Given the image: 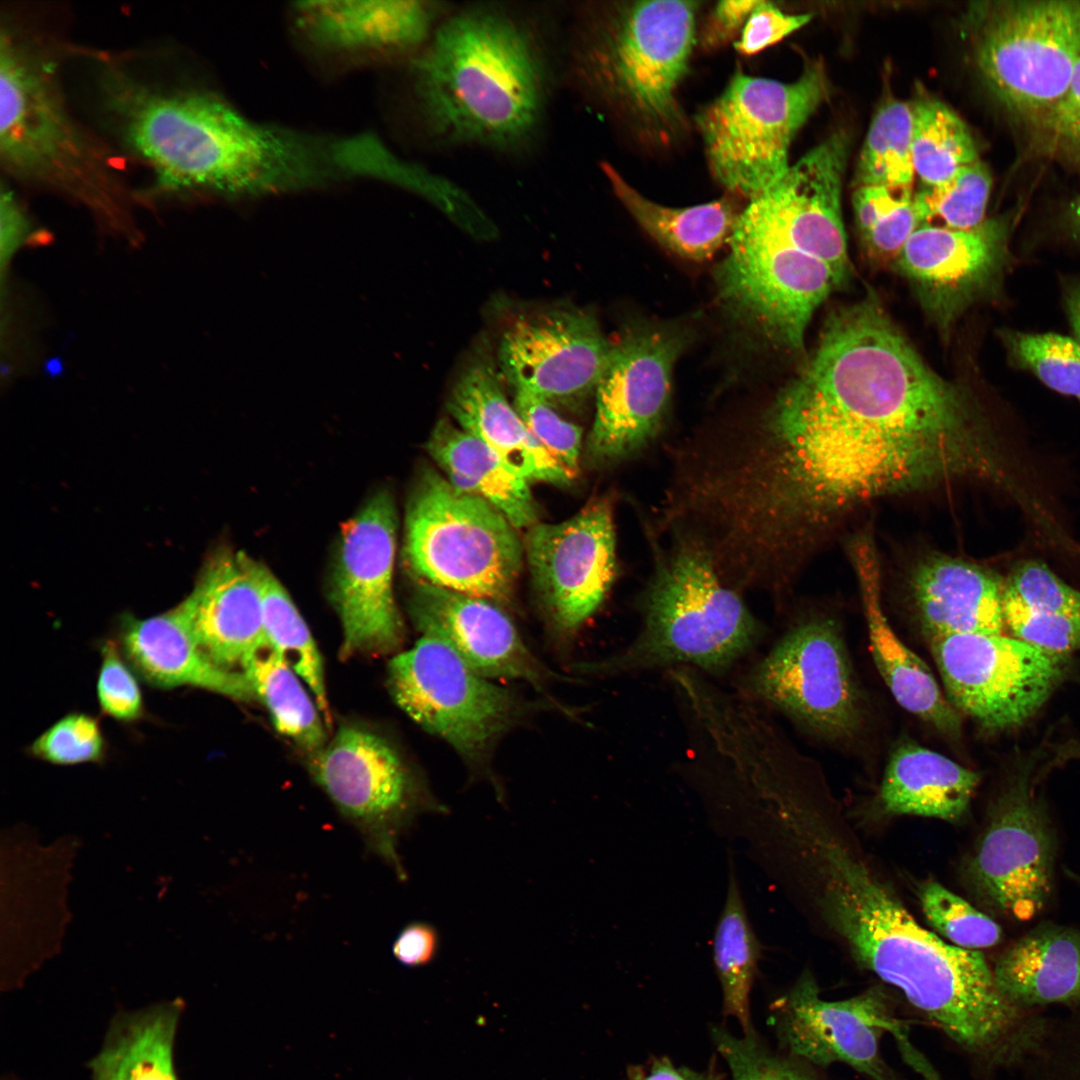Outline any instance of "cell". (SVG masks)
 <instances>
[{"instance_id":"obj_37","label":"cell","mask_w":1080,"mask_h":1080,"mask_svg":"<svg viewBox=\"0 0 1080 1080\" xmlns=\"http://www.w3.org/2000/svg\"><path fill=\"white\" fill-rule=\"evenodd\" d=\"M344 157L352 176L374 177L413 192L475 240L487 242L497 237L495 222L460 185L399 158L375 137L348 138Z\"/></svg>"},{"instance_id":"obj_11","label":"cell","mask_w":1080,"mask_h":1080,"mask_svg":"<svg viewBox=\"0 0 1080 1080\" xmlns=\"http://www.w3.org/2000/svg\"><path fill=\"white\" fill-rule=\"evenodd\" d=\"M715 270L728 314L775 346H804L816 309L838 288L831 269L784 238L740 217Z\"/></svg>"},{"instance_id":"obj_49","label":"cell","mask_w":1080,"mask_h":1080,"mask_svg":"<svg viewBox=\"0 0 1080 1080\" xmlns=\"http://www.w3.org/2000/svg\"><path fill=\"white\" fill-rule=\"evenodd\" d=\"M712 1035L732 1080H818L807 1064L762 1048L753 1033L739 1037L715 1028Z\"/></svg>"},{"instance_id":"obj_56","label":"cell","mask_w":1080,"mask_h":1080,"mask_svg":"<svg viewBox=\"0 0 1080 1080\" xmlns=\"http://www.w3.org/2000/svg\"><path fill=\"white\" fill-rule=\"evenodd\" d=\"M439 948L437 930L429 923L415 921L407 924L396 937L392 952L394 957L409 967L430 963Z\"/></svg>"},{"instance_id":"obj_55","label":"cell","mask_w":1080,"mask_h":1080,"mask_svg":"<svg viewBox=\"0 0 1080 1080\" xmlns=\"http://www.w3.org/2000/svg\"><path fill=\"white\" fill-rule=\"evenodd\" d=\"M1040 124L1047 131L1054 149L1080 157V61L1067 94Z\"/></svg>"},{"instance_id":"obj_46","label":"cell","mask_w":1080,"mask_h":1080,"mask_svg":"<svg viewBox=\"0 0 1080 1080\" xmlns=\"http://www.w3.org/2000/svg\"><path fill=\"white\" fill-rule=\"evenodd\" d=\"M919 898L929 924L952 945L978 950L1002 939L998 923L935 881L921 887Z\"/></svg>"},{"instance_id":"obj_38","label":"cell","mask_w":1080,"mask_h":1080,"mask_svg":"<svg viewBox=\"0 0 1080 1080\" xmlns=\"http://www.w3.org/2000/svg\"><path fill=\"white\" fill-rule=\"evenodd\" d=\"M761 956V945L750 923L737 875L730 867L725 902L715 927L713 960L720 982L723 1009L744 1035L753 1033L750 993Z\"/></svg>"},{"instance_id":"obj_42","label":"cell","mask_w":1080,"mask_h":1080,"mask_svg":"<svg viewBox=\"0 0 1080 1080\" xmlns=\"http://www.w3.org/2000/svg\"><path fill=\"white\" fill-rule=\"evenodd\" d=\"M912 105L889 100L876 112L859 154L854 184L912 187Z\"/></svg>"},{"instance_id":"obj_13","label":"cell","mask_w":1080,"mask_h":1080,"mask_svg":"<svg viewBox=\"0 0 1080 1080\" xmlns=\"http://www.w3.org/2000/svg\"><path fill=\"white\" fill-rule=\"evenodd\" d=\"M308 769L367 849L406 880L400 837L419 813L444 808L422 795L393 746L372 730L345 724L310 755Z\"/></svg>"},{"instance_id":"obj_61","label":"cell","mask_w":1080,"mask_h":1080,"mask_svg":"<svg viewBox=\"0 0 1080 1080\" xmlns=\"http://www.w3.org/2000/svg\"><path fill=\"white\" fill-rule=\"evenodd\" d=\"M0 1080H30V1079H26V1078H23V1077L15 1074V1073L9 1072V1073H4L1 1076Z\"/></svg>"},{"instance_id":"obj_43","label":"cell","mask_w":1080,"mask_h":1080,"mask_svg":"<svg viewBox=\"0 0 1080 1080\" xmlns=\"http://www.w3.org/2000/svg\"><path fill=\"white\" fill-rule=\"evenodd\" d=\"M991 186L990 171L980 160L941 183L922 185L913 198L919 226L968 230L981 225Z\"/></svg>"},{"instance_id":"obj_20","label":"cell","mask_w":1080,"mask_h":1080,"mask_svg":"<svg viewBox=\"0 0 1080 1080\" xmlns=\"http://www.w3.org/2000/svg\"><path fill=\"white\" fill-rule=\"evenodd\" d=\"M611 347L592 313L548 309L518 316L504 329L498 367L514 392L575 403L595 394Z\"/></svg>"},{"instance_id":"obj_8","label":"cell","mask_w":1080,"mask_h":1080,"mask_svg":"<svg viewBox=\"0 0 1080 1080\" xmlns=\"http://www.w3.org/2000/svg\"><path fill=\"white\" fill-rule=\"evenodd\" d=\"M523 551L516 528L493 505L433 469L421 471L406 505L403 547L417 581L503 602Z\"/></svg>"},{"instance_id":"obj_21","label":"cell","mask_w":1080,"mask_h":1080,"mask_svg":"<svg viewBox=\"0 0 1080 1080\" xmlns=\"http://www.w3.org/2000/svg\"><path fill=\"white\" fill-rule=\"evenodd\" d=\"M849 137L838 131L807 152L773 185L750 200L741 216L820 259L838 288L850 275L841 213Z\"/></svg>"},{"instance_id":"obj_35","label":"cell","mask_w":1080,"mask_h":1080,"mask_svg":"<svg viewBox=\"0 0 1080 1080\" xmlns=\"http://www.w3.org/2000/svg\"><path fill=\"white\" fill-rule=\"evenodd\" d=\"M427 448L457 488L476 494L517 528L536 523L537 509L527 481L480 440L442 419Z\"/></svg>"},{"instance_id":"obj_10","label":"cell","mask_w":1080,"mask_h":1080,"mask_svg":"<svg viewBox=\"0 0 1080 1080\" xmlns=\"http://www.w3.org/2000/svg\"><path fill=\"white\" fill-rule=\"evenodd\" d=\"M967 24L989 89L1012 112L1041 123L1067 94L1080 61V1L976 4Z\"/></svg>"},{"instance_id":"obj_47","label":"cell","mask_w":1080,"mask_h":1080,"mask_svg":"<svg viewBox=\"0 0 1080 1080\" xmlns=\"http://www.w3.org/2000/svg\"><path fill=\"white\" fill-rule=\"evenodd\" d=\"M29 752L33 757L55 765H76L102 761L106 743L97 719L74 712L37 737Z\"/></svg>"},{"instance_id":"obj_44","label":"cell","mask_w":1080,"mask_h":1080,"mask_svg":"<svg viewBox=\"0 0 1080 1080\" xmlns=\"http://www.w3.org/2000/svg\"><path fill=\"white\" fill-rule=\"evenodd\" d=\"M912 187L860 186L853 193L856 223L872 256L896 259L918 228Z\"/></svg>"},{"instance_id":"obj_41","label":"cell","mask_w":1080,"mask_h":1080,"mask_svg":"<svg viewBox=\"0 0 1080 1080\" xmlns=\"http://www.w3.org/2000/svg\"><path fill=\"white\" fill-rule=\"evenodd\" d=\"M912 105V159L922 185L941 183L978 159L966 123L946 104L931 98Z\"/></svg>"},{"instance_id":"obj_17","label":"cell","mask_w":1080,"mask_h":1080,"mask_svg":"<svg viewBox=\"0 0 1080 1080\" xmlns=\"http://www.w3.org/2000/svg\"><path fill=\"white\" fill-rule=\"evenodd\" d=\"M78 839L44 846L26 826L2 832L1 991L21 988L61 945Z\"/></svg>"},{"instance_id":"obj_50","label":"cell","mask_w":1080,"mask_h":1080,"mask_svg":"<svg viewBox=\"0 0 1080 1080\" xmlns=\"http://www.w3.org/2000/svg\"><path fill=\"white\" fill-rule=\"evenodd\" d=\"M513 406L533 437L573 475L578 471L581 429L562 418L552 404L524 392H514Z\"/></svg>"},{"instance_id":"obj_39","label":"cell","mask_w":1080,"mask_h":1080,"mask_svg":"<svg viewBox=\"0 0 1080 1080\" xmlns=\"http://www.w3.org/2000/svg\"><path fill=\"white\" fill-rule=\"evenodd\" d=\"M242 672L281 735L309 755L324 747L327 725L317 703L276 651L267 649L256 654Z\"/></svg>"},{"instance_id":"obj_36","label":"cell","mask_w":1080,"mask_h":1080,"mask_svg":"<svg viewBox=\"0 0 1080 1080\" xmlns=\"http://www.w3.org/2000/svg\"><path fill=\"white\" fill-rule=\"evenodd\" d=\"M614 194L637 223L670 251L702 261L729 242L741 212L729 198L685 208L655 203L633 188L608 162L601 163Z\"/></svg>"},{"instance_id":"obj_4","label":"cell","mask_w":1080,"mask_h":1080,"mask_svg":"<svg viewBox=\"0 0 1080 1080\" xmlns=\"http://www.w3.org/2000/svg\"><path fill=\"white\" fill-rule=\"evenodd\" d=\"M551 44L521 8H453L410 60L412 95L440 147L527 152L540 139L555 85Z\"/></svg>"},{"instance_id":"obj_14","label":"cell","mask_w":1080,"mask_h":1080,"mask_svg":"<svg viewBox=\"0 0 1080 1080\" xmlns=\"http://www.w3.org/2000/svg\"><path fill=\"white\" fill-rule=\"evenodd\" d=\"M742 695L832 740L853 737L863 703L838 624L813 617L792 626L741 679Z\"/></svg>"},{"instance_id":"obj_52","label":"cell","mask_w":1080,"mask_h":1080,"mask_svg":"<svg viewBox=\"0 0 1080 1080\" xmlns=\"http://www.w3.org/2000/svg\"><path fill=\"white\" fill-rule=\"evenodd\" d=\"M1004 586L1031 609L1080 617V591L1065 583L1042 561L1030 559L1017 563Z\"/></svg>"},{"instance_id":"obj_48","label":"cell","mask_w":1080,"mask_h":1080,"mask_svg":"<svg viewBox=\"0 0 1080 1080\" xmlns=\"http://www.w3.org/2000/svg\"><path fill=\"white\" fill-rule=\"evenodd\" d=\"M1003 610L1014 638L1052 653L1080 651V617L1031 609L1005 586Z\"/></svg>"},{"instance_id":"obj_15","label":"cell","mask_w":1080,"mask_h":1080,"mask_svg":"<svg viewBox=\"0 0 1080 1080\" xmlns=\"http://www.w3.org/2000/svg\"><path fill=\"white\" fill-rule=\"evenodd\" d=\"M929 644L949 703L990 731L1025 723L1071 667V655L1002 634H954Z\"/></svg>"},{"instance_id":"obj_7","label":"cell","mask_w":1080,"mask_h":1080,"mask_svg":"<svg viewBox=\"0 0 1080 1080\" xmlns=\"http://www.w3.org/2000/svg\"><path fill=\"white\" fill-rule=\"evenodd\" d=\"M635 639L601 664L609 673L686 666L721 673L750 652L762 628L697 543L678 536L645 591Z\"/></svg>"},{"instance_id":"obj_18","label":"cell","mask_w":1080,"mask_h":1080,"mask_svg":"<svg viewBox=\"0 0 1080 1080\" xmlns=\"http://www.w3.org/2000/svg\"><path fill=\"white\" fill-rule=\"evenodd\" d=\"M396 520L391 494L380 489L341 528L329 597L342 626L343 658L390 653L402 643L393 590Z\"/></svg>"},{"instance_id":"obj_54","label":"cell","mask_w":1080,"mask_h":1080,"mask_svg":"<svg viewBox=\"0 0 1080 1080\" xmlns=\"http://www.w3.org/2000/svg\"><path fill=\"white\" fill-rule=\"evenodd\" d=\"M811 14H787L771 2L759 1L748 17L735 49L754 55L805 26Z\"/></svg>"},{"instance_id":"obj_26","label":"cell","mask_w":1080,"mask_h":1080,"mask_svg":"<svg viewBox=\"0 0 1080 1080\" xmlns=\"http://www.w3.org/2000/svg\"><path fill=\"white\" fill-rule=\"evenodd\" d=\"M176 608L201 650L223 669L242 672L256 654L272 649L260 591L244 552L226 547L213 552L192 592Z\"/></svg>"},{"instance_id":"obj_2","label":"cell","mask_w":1080,"mask_h":1080,"mask_svg":"<svg viewBox=\"0 0 1080 1080\" xmlns=\"http://www.w3.org/2000/svg\"><path fill=\"white\" fill-rule=\"evenodd\" d=\"M790 833L808 858L827 922L855 960L900 990L966 1052L1014 1060L1038 1018L999 991L984 955L923 928L866 862L813 812Z\"/></svg>"},{"instance_id":"obj_57","label":"cell","mask_w":1080,"mask_h":1080,"mask_svg":"<svg viewBox=\"0 0 1080 1080\" xmlns=\"http://www.w3.org/2000/svg\"><path fill=\"white\" fill-rule=\"evenodd\" d=\"M755 0L720 1L714 7L709 22L703 32L706 47H716L729 40L744 27L748 17L757 6Z\"/></svg>"},{"instance_id":"obj_62","label":"cell","mask_w":1080,"mask_h":1080,"mask_svg":"<svg viewBox=\"0 0 1080 1080\" xmlns=\"http://www.w3.org/2000/svg\"><path fill=\"white\" fill-rule=\"evenodd\" d=\"M1067 873L1069 874V876H1070V877H1071V878H1072L1073 880H1075L1076 882H1078V883L1080 884V875H1077L1076 873H1074V872H1072V871H1068Z\"/></svg>"},{"instance_id":"obj_30","label":"cell","mask_w":1080,"mask_h":1080,"mask_svg":"<svg viewBox=\"0 0 1080 1080\" xmlns=\"http://www.w3.org/2000/svg\"><path fill=\"white\" fill-rule=\"evenodd\" d=\"M500 384L488 362L471 363L462 371L448 399V411L458 427L527 481L569 483L575 475L533 437Z\"/></svg>"},{"instance_id":"obj_60","label":"cell","mask_w":1080,"mask_h":1080,"mask_svg":"<svg viewBox=\"0 0 1080 1080\" xmlns=\"http://www.w3.org/2000/svg\"><path fill=\"white\" fill-rule=\"evenodd\" d=\"M1063 226L1066 234L1080 243V194L1068 204L1063 215Z\"/></svg>"},{"instance_id":"obj_58","label":"cell","mask_w":1080,"mask_h":1080,"mask_svg":"<svg viewBox=\"0 0 1080 1080\" xmlns=\"http://www.w3.org/2000/svg\"><path fill=\"white\" fill-rule=\"evenodd\" d=\"M1062 298L1073 338L1080 347V277L1062 280Z\"/></svg>"},{"instance_id":"obj_32","label":"cell","mask_w":1080,"mask_h":1080,"mask_svg":"<svg viewBox=\"0 0 1080 1080\" xmlns=\"http://www.w3.org/2000/svg\"><path fill=\"white\" fill-rule=\"evenodd\" d=\"M185 1010L181 997L117 1009L86 1064L90 1079L180 1080L175 1048Z\"/></svg>"},{"instance_id":"obj_59","label":"cell","mask_w":1080,"mask_h":1080,"mask_svg":"<svg viewBox=\"0 0 1080 1080\" xmlns=\"http://www.w3.org/2000/svg\"><path fill=\"white\" fill-rule=\"evenodd\" d=\"M635 1080H713L712 1077L690 1071L686 1068L676 1067L667 1059L657 1060L645 1073L639 1074Z\"/></svg>"},{"instance_id":"obj_22","label":"cell","mask_w":1080,"mask_h":1080,"mask_svg":"<svg viewBox=\"0 0 1080 1080\" xmlns=\"http://www.w3.org/2000/svg\"><path fill=\"white\" fill-rule=\"evenodd\" d=\"M524 550L556 624L578 629L603 602L616 575L610 503L594 500L561 523H535L528 528Z\"/></svg>"},{"instance_id":"obj_16","label":"cell","mask_w":1080,"mask_h":1080,"mask_svg":"<svg viewBox=\"0 0 1080 1080\" xmlns=\"http://www.w3.org/2000/svg\"><path fill=\"white\" fill-rule=\"evenodd\" d=\"M398 706L469 758L479 757L514 719L516 697L475 671L447 642L422 634L388 665Z\"/></svg>"},{"instance_id":"obj_1","label":"cell","mask_w":1080,"mask_h":1080,"mask_svg":"<svg viewBox=\"0 0 1080 1080\" xmlns=\"http://www.w3.org/2000/svg\"><path fill=\"white\" fill-rule=\"evenodd\" d=\"M960 480L1020 494L978 400L930 368L869 297L829 314L749 433L713 441L703 487L729 547L787 571L859 505Z\"/></svg>"},{"instance_id":"obj_34","label":"cell","mask_w":1080,"mask_h":1080,"mask_svg":"<svg viewBox=\"0 0 1080 1080\" xmlns=\"http://www.w3.org/2000/svg\"><path fill=\"white\" fill-rule=\"evenodd\" d=\"M980 776L913 741L897 745L880 787V802L891 814L958 820L967 811Z\"/></svg>"},{"instance_id":"obj_12","label":"cell","mask_w":1080,"mask_h":1080,"mask_svg":"<svg viewBox=\"0 0 1080 1080\" xmlns=\"http://www.w3.org/2000/svg\"><path fill=\"white\" fill-rule=\"evenodd\" d=\"M1044 756L1040 749L1016 759L969 864L985 904L1017 921L1037 916L1053 888L1056 837L1036 791Z\"/></svg>"},{"instance_id":"obj_29","label":"cell","mask_w":1080,"mask_h":1080,"mask_svg":"<svg viewBox=\"0 0 1080 1080\" xmlns=\"http://www.w3.org/2000/svg\"><path fill=\"white\" fill-rule=\"evenodd\" d=\"M909 592L928 640L954 634L1000 635L1004 582L978 564L934 553L912 569Z\"/></svg>"},{"instance_id":"obj_19","label":"cell","mask_w":1080,"mask_h":1080,"mask_svg":"<svg viewBox=\"0 0 1080 1080\" xmlns=\"http://www.w3.org/2000/svg\"><path fill=\"white\" fill-rule=\"evenodd\" d=\"M688 338L679 327L648 323L627 329L612 343L595 392L587 440L592 460L623 459L656 435L670 402L673 367Z\"/></svg>"},{"instance_id":"obj_23","label":"cell","mask_w":1080,"mask_h":1080,"mask_svg":"<svg viewBox=\"0 0 1080 1080\" xmlns=\"http://www.w3.org/2000/svg\"><path fill=\"white\" fill-rule=\"evenodd\" d=\"M776 1008L780 1037L794 1059L817 1067L843 1063L871 1080H899L880 1052L897 1020L879 987L827 1001L805 972Z\"/></svg>"},{"instance_id":"obj_5","label":"cell","mask_w":1080,"mask_h":1080,"mask_svg":"<svg viewBox=\"0 0 1080 1080\" xmlns=\"http://www.w3.org/2000/svg\"><path fill=\"white\" fill-rule=\"evenodd\" d=\"M73 48L32 9L1 8L2 178L114 214L135 193L112 146L68 101L62 69Z\"/></svg>"},{"instance_id":"obj_53","label":"cell","mask_w":1080,"mask_h":1080,"mask_svg":"<svg viewBox=\"0 0 1080 1080\" xmlns=\"http://www.w3.org/2000/svg\"><path fill=\"white\" fill-rule=\"evenodd\" d=\"M97 699L102 712L121 722L140 719L144 703L138 681L111 640L101 647Z\"/></svg>"},{"instance_id":"obj_28","label":"cell","mask_w":1080,"mask_h":1080,"mask_svg":"<svg viewBox=\"0 0 1080 1080\" xmlns=\"http://www.w3.org/2000/svg\"><path fill=\"white\" fill-rule=\"evenodd\" d=\"M850 559L860 587L870 649L891 694L906 711L950 737L959 736L960 717L926 663L897 636L881 601L880 566L872 538L856 536Z\"/></svg>"},{"instance_id":"obj_6","label":"cell","mask_w":1080,"mask_h":1080,"mask_svg":"<svg viewBox=\"0 0 1080 1080\" xmlns=\"http://www.w3.org/2000/svg\"><path fill=\"white\" fill-rule=\"evenodd\" d=\"M698 2H609L578 9L574 85L641 140L668 145L688 125L678 99L696 42Z\"/></svg>"},{"instance_id":"obj_40","label":"cell","mask_w":1080,"mask_h":1080,"mask_svg":"<svg viewBox=\"0 0 1080 1080\" xmlns=\"http://www.w3.org/2000/svg\"><path fill=\"white\" fill-rule=\"evenodd\" d=\"M247 562L260 591L269 643L306 683L328 727L331 714L317 644L289 593L273 572L249 555Z\"/></svg>"},{"instance_id":"obj_31","label":"cell","mask_w":1080,"mask_h":1080,"mask_svg":"<svg viewBox=\"0 0 1080 1080\" xmlns=\"http://www.w3.org/2000/svg\"><path fill=\"white\" fill-rule=\"evenodd\" d=\"M120 642L127 660L150 685L190 686L243 702L255 698L244 673L223 669L206 656L176 607L145 619L124 616Z\"/></svg>"},{"instance_id":"obj_24","label":"cell","mask_w":1080,"mask_h":1080,"mask_svg":"<svg viewBox=\"0 0 1080 1080\" xmlns=\"http://www.w3.org/2000/svg\"><path fill=\"white\" fill-rule=\"evenodd\" d=\"M1010 223L985 220L968 230L919 226L895 259L936 322L948 326L971 304L1001 289L1010 264Z\"/></svg>"},{"instance_id":"obj_9","label":"cell","mask_w":1080,"mask_h":1080,"mask_svg":"<svg viewBox=\"0 0 1080 1080\" xmlns=\"http://www.w3.org/2000/svg\"><path fill=\"white\" fill-rule=\"evenodd\" d=\"M827 95L817 62L788 83L737 70L696 118L714 178L750 200L760 195L789 169L793 139Z\"/></svg>"},{"instance_id":"obj_3","label":"cell","mask_w":1080,"mask_h":1080,"mask_svg":"<svg viewBox=\"0 0 1080 1080\" xmlns=\"http://www.w3.org/2000/svg\"><path fill=\"white\" fill-rule=\"evenodd\" d=\"M88 58L104 120L158 189L241 198L343 180L334 140L256 122L215 91L152 80L120 56Z\"/></svg>"},{"instance_id":"obj_25","label":"cell","mask_w":1080,"mask_h":1080,"mask_svg":"<svg viewBox=\"0 0 1080 1080\" xmlns=\"http://www.w3.org/2000/svg\"><path fill=\"white\" fill-rule=\"evenodd\" d=\"M291 9L296 30L322 51L356 60H411L453 8L406 0L303 1Z\"/></svg>"},{"instance_id":"obj_27","label":"cell","mask_w":1080,"mask_h":1080,"mask_svg":"<svg viewBox=\"0 0 1080 1080\" xmlns=\"http://www.w3.org/2000/svg\"><path fill=\"white\" fill-rule=\"evenodd\" d=\"M409 613L422 634L447 642L481 675L544 681L543 667L495 602L417 581Z\"/></svg>"},{"instance_id":"obj_45","label":"cell","mask_w":1080,"mask_h":1080,"mask_svg":"<svg viewBox=\"0 0 1080 1080\" xmlns=\"http://www.w3.org/2000/svg\"><path fill=\"white\" fill-rule=\"evenodd\" d=\"M1009 363L1031 372L1044 385L1080 402V347L1073 337L1000 329Z\"/></svg>"},{"instance_id":"obj_51","label":"cell","mask_w":1080,"mask_h":1080,"mask_svg":"<svg viewBox=\"0 0 1080 1080\" xmlns=\"http://www.w3.org/2000/svg\"><path fill=\"white\" fill-rule=\"evenodd\" d=\"M1025 1072V1080H1080V1010L1049 1024Z\"/></svg>"},{"instance_id":"obj_33","label":"cell","mask_w":1080,"mask_h":1080,"mask_svg":"<svg viewBox=\"0 0 1080 1080\" xmlns=\"http://www.w3.org/2000/svg\"><path fill=\"white\" fill-rule=\"evenodd\" d=\"M995 983L1012 1004L1080 1006V930L1043 923L999 957Z\"/></svg>"}]
</instances>
